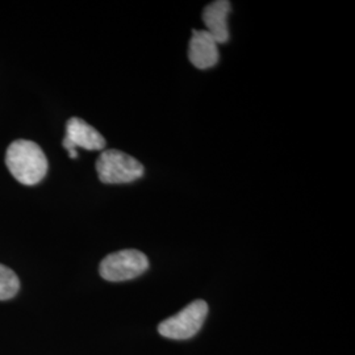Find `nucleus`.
<instances>
[{
  "label": "nucleus",
  "instance_id": "nucleus-7",
  "mask_svg": "<svg viewBox=\"0 0 355 355\" xmlns=\"http://www.w3.org/2000/svg\"><path fill=\"white\" fill-rule=\"evenodd\" d=\"M230 10V3L227 0H217L204 8L203 21L207 26L205 31L215 38L217 44L228 42V17Z\"/></svg>",
  "mask_w": 355,
  "mask_h": 355
},
{
  "label": "nucleus",
  "instance_id": "nucleus-5",
  "mask_svg": "<svg viewBox=\"0 0 355 355\" xmlns=\"http://www.w3.org/2000/svg\"><path fill=\"white\" fill-rule=\"evenodd\" d=\"M105 139L95 129L83 121L82 119L71 117L66 124V136L62 145L69 152L70 158H78L76 148H83L86 150H102L105 148Z\"/></svg>",
  "mask_w": 355,
  "mask_h": 355
},
{
  "label": "nucleus",
  "instance_id": "nucleus-2",
  "mask_svg": "<svg viewBox=\"0 0 355 355\" xmlns=\"http://www.w3.org/2000/svg\"><path fill=\"white\" fill-rule=\"evenodd\" d=\"M95 167L101 182L105 184L132 183L144 175V166L140 161L114 149L103 152Z\"/></svg>",
  "mask_w": 355,
  "mask_h": 355
},
{
  "label": "nucleus",
  "instance_id": "nucleus-4",
  "mask_svg": "<svg viewBox=\"0 0 355 355\" xmlns=\"http://www.w3.org/2000/svg\"><path fill=\"white\" fill-rule=\"evenodd\" d=\"M207 315L208 304L204 300H195L177 315L164 320L158 325V331L170 340H189L202 329Z\"/></svg>",
  "mask_w": 355,
  "mask_h": 355
},
{
  "label": "nucleus",
  "instance_id": "nucleus-8",
  "mask_svg": "<svg viewBox=\"0 0 355 355\" xmlns=\"http://www.w3.org/2000/svg\"><path fill=\"white\" fill-rule=\"evenodd\" d=\"M20 290V280L11 268L0 265V300H10Z\"/></svg>",
  "mask_w": 355,
  "mask_h": 355
},
{
  "label": "nucleus",
  "instance_id": "nucleus-1",
  "mask_svg": "<svg viewBox=\"0 0 355 355\" xmlns=\"http://www.w3.org/2000/svg\"><path fill=\"white\" fill-rule=\"evenodd\" d=\"M6 165L12 177L24 186H35L48 173V159L36 142L16 140L6 153Z\"/></svg>",
  "mask_w": 355,
  "mask_h": 355
},
{
  "label": "nucleus",
  "instance_id": "nucleus-6",
  "mask_svg": "<svg viewBox=\"0 0 355 355\" xmlns=\"http://www.w3.org/2000/svg\"><path fill=\"white\" fill-rule=\"evenodd\" d=\"M220 58L218 44L207 31H192L189 44V60L196 69L214 67Z\"/></svg>",
  "mask_w": 355,
  "mask_h": 355
},
{
  "label": "nucleus",
  "instance_id": "nucleus-3",
  "mask_svg": "<svg viewBox=\"0 0 355 355\" xmlns=\"http://www.w3.org/2000/svg\"><path fill=\"white\" fill-rule=\"evenodd\" d=\"M149 268V259L140 250L125 249L107 255L99 266L103 279L125 282L142 275Z\"/></svg>",
  "mask_w": 355,
  "mask_h": 355
}]
</instances>
